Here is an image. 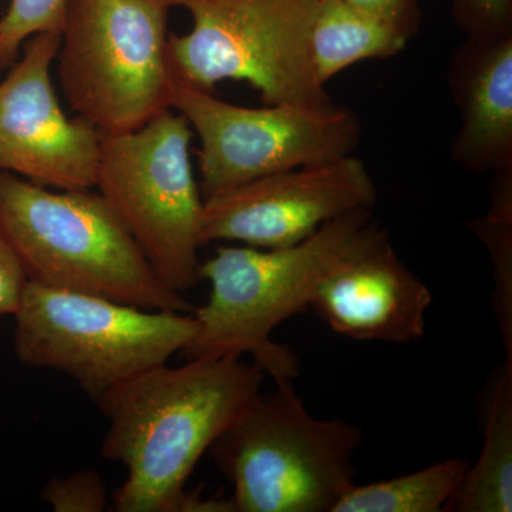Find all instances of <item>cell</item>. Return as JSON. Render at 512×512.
<instances>
[{"label":"cell","instance_id":"1","mask_svg":"<svg viewBox=\"0 0 512 512\" xmlns=\"http://www.w3.org/2000/svg\"><path fill=\"white\" fill-rule=\"evenodd\" d=\"M265 373L242 357L157 366L97 400L109 420L101 454L127 468L119 512H235L231 500L185 490L200 458L261 393Z\"/></svg>","mask_w":512,"mask_h":512},{"label":"cell","instance_id":"2","mask_svg":"<svg viewBox=\"0 0 512 512\" xmlns=\"http://www.w3.org/2000/svg\"><path fill=\"white\" fill-rule=\"evenodd\" d=\"M372 210L348 212L289 247L215 249L200 265V279L210 282V298L195 311L197 329L181 355L187 360L251 355L275 382H292L298 360L276 345L272 332L311 308L330 275L389 237Z\"/></svg>","mask_w":512,"mask_h":512},{"label":"cell","instance_id":"3","mask_svg":"<svg viewBox=\"0 0 512 512\" xmlns=\"http://www.w3.org/2000/svg\"><path fill=\"white\" fill-rule=\"evenodd\" d=\"M90 190H53L0 171V231L28 281L190 313V302L161 284L123 222Z\"/></svg>","mask_w":512,"mask_h":512},{"label":"cell","instance_id":"4","mask_svg":"<svg viewBox=\"0 0 512 512\" xmlns=\"http://www.w3.org/2000/svg\"><path fill=\"white\" fill-rule=\"evenodd\" d=\"M259 393L210 450L239 512H333L355 485L362 430L316 419L292 382Z\"/></svg>","mask_w":512,"mask_h":512},{"label":"cell","instance_id":"5","mask_svg":"<svg viewBox=\"0 0 512 512\" xmlns=\"http://www.w3.org/2000/svg\"><path fill=\"white\" fill-rule=\"evenodd\" d=\"M170 6L163 0H69L57 74L67 104L101 136L138 130L171 109Z\"/></svg>","mask_w":512,"mask_h":512},{"label":"cell","instance_id":"6","mask_svg":"<svg viewBox=\"0 0 512 512\" xmlns=\"http://www.w3.org/2000/svg\"><path fill=\"white\" fill-rule=\"evenodd\" d=\"M190 13L192 28L167 40L171 76L214 93L224 80L247 82L265 106L322 109L333 104L311 56L320 0H163Z\"/></svg>","mask_w":512,"mask_h":512},{"label":"cell","instance_id":"7","mask_svg":"<svg viewBox=\"0 0 512 512\" xmlns=\"http://www.w3.org/2000/svg\"><path fill=\"white\" fill-rule=\"evenodd\" d=\"M13 316L20 362L72 377L93 402L167 365L197 329L188 313L150 311L30 281Z\"/></svg>","mask_w":512,"mask_h":512},{"label":"cell","instance_id":"8","mask_svg":"<svg viewBox=\"0 0 512 512\" xmlns=\"http://www.w3.org/2000/svg\"><path fill=\"white\" fill-rule=\"evenodd\" d=\"M192 128L168 109L130 133L101 138L96 183L161 284L181 293L200 279L202 198Z\"/></svg>","mask_w":512,"mask_h":512},{"label":"cell","instance_id":"9","mask_svg":"<svg viewBox=\"0 0 512 512\" xmlns=\"http://www.w3.org/2000/svg\"><path fill=\"white\" fill-rule=\"evenodd\" d=\"M170 103L200 138L202 198L279 171L349 156L362 134L359 116L349 107L238 106L174 77Z\"/></svg>","mask_w":512,"mask_h":512},{"label":"cell","instance_id":"10","mask_svg":"<svg viewBox=\"0 0 512 512\" xmlns=\"http://www.w3.org/2000/svg\"><path fill=\"white\" fill-rule=\"evenodd\" d=\"M376 201L372 175L353 154L302 165L204 198L202 244L289 247L335 218L375 207Z\"/></svg>","mask_w":512,"mask_h":512},{"label":"cell","instance_id":"11","mask_svg":"<svg viewBox=\"0 0 512 512\" xmlns=\"http://www.w3.org/2000/svg\"><path fill=\"white\" fill-rule=\"evenodd\" d=\"M59 46L56 33L29 37L0 82V171L53 190H89L103 136L60 106L50 74Z\"/></svg>","mask_w":512,"mask_h":512},{"label":"cell","instance_id":"12","mask_svg":"<svg viewBox=\"0 0 512 512\" xmlns=\"http://www.w3.org/2000/svg\"><path fill=\"white\" fill-rule=\"evenodd\" d=\"M431 302L430 289L386 237L330 275L311 309L345 338L410 343L423 338Z\"/></svg>","mask_w":512,"mask_h":512},{"label":"cell","instance_id":"13","mask_svg":"<svg viewBox=\"0 0 512 512\" xmlns=\"http://www.w3.org/2000/svg\"><path fill=\"white\" fill-rule=\"evenodd\" d=\"M447 83L460 119L454 163L474 174L512 167V35L464 40Z\"/></svg>","mask_w":512,"mask_h":512},{"label":"cell","instance_id":"14","mask_svg":"<svg viewBox=\"0 0 512 512\" xmlns=\"http://www.w3.org/2000/svg\"><path fill=\"white\" fill-rule=\"evenodd\" d=\"M409 42L403 30L379 16L339 0H320L311 35L313 72L326 87L353 64L392 59Z\"/></svg>","mask_w":512,"mask_h":512},{"label":"cell","instance_id":"15","mask_svg":"<svg viewBox=\"0 0 512 512\" xmlns=\"http://www.w3.org/2000/svg\"><path fill=\"white\" fill-rule=\"evenodd\" d=\"M446 511H512V359L505 360L495 377L480 457L468 468Z\"/></svg>","mask_w":512,"mask_h":512},{"label":"cell","instance_id":"16","mask_svg":"<svg viewBox=\"0 0 512 512\" xmlns=\"http://www.w3.org/2000/svg\"><path fill=\"white\" fill-rule=\"evenodd\" d=\"M470 466L466 460L448 458L392 480L355 484L333 512L446 511Z\"/></svg>","mask_w":512,"mask_h":512},{"label":"cell","instance_id":"17","mask_svg":"<svg viewBox=\"0 0 512 512\" xmlns=\"http://www.w3.org/2000/svg\"><path fill=\"white\" fill-rule=\"evenodd\" d=\"M468 225L490 254L495 323L512 359V167L491 173L490 208Z\"/></svg>","mask_w":512,"mask_h":512},{"label":"cell","instance_id":"18","mask_svg":"<svg viewBox=\"0 0 512 512\" xmlns=\"http://www.w3.org/2000/svg\"><path fill=\"white\" fill-rule=\"evenodd\" d=\"M69 0H10L0 19V72L18 60L29 37L39 33L60 35Z\"/></svg>","mask_w":512,"mask_h":512},{"label":"cell","instance_id":"19","mask_svg":"<svg viewBox=\"0 0 512 512\" xmlns=\"http://www.w3.org/2000/svg\"><path fill=\"white\" fill-rule=\"evenodd\" d=\"M42 498L56 512H101L107 508L106 484L93 470L53 478L43 488Z\"/></svg>","mask_w":512,"mask_h":512},{"label":"cell","instance_id":"20","mask_svg":"<svg viewBox=\"0 0 512 512\" xmlns=\"http://www.w3.org/2000/svg\"><path fill=\"white\" fill-rule=\"evenodd\" d=\"M450 12L466 39L512 35V0H450Z\"/></svg>","mask_w":512,"mask_h":512},{"label":"cell","instance_id":"21","mask_svg":"<svg viewBox=\"0 0 512 512\" xmlns=\"http://www.w3.org/2000/svg\"><path fill=\"white\" fill-rule=\"evenodd\" d=\"M379 16L403 30L410 39L417 35L421 22L419 0H339Z\"/></svg>","mask_w":512,"mask_h":512},{"label":"cell","instance_id":"22","mask_svg":"<svg viewBox=\"0 0 512 512\" xmlns=\"http://www.w3.org/2000/svg\"><path fill=\"white\" fill-rule=\"evenodd\" d=\"M28 284L18 256L0 231V316L13 315Z\"/></svg>","mask_w":512,"mask_h":512}]
</instances>
